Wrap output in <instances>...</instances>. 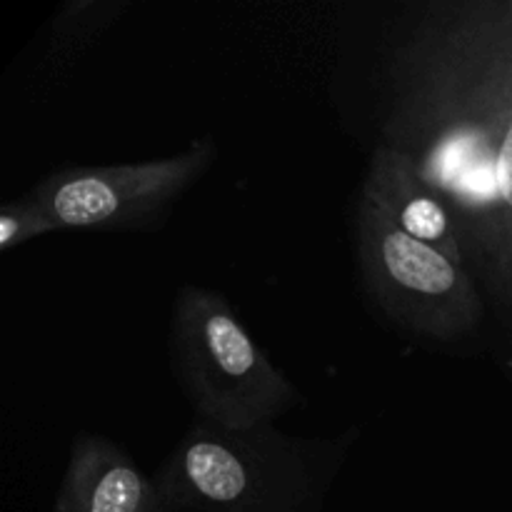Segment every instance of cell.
Wrapping results in <instances>:
<instances>
[{"instance_id": "1", "label": "cell", "mask_w": 512, "mask_h": 512, "mask_svg": "<svg viewBox=\"0 0 512 512\" xmlns=\"http://www.w3.org/2000/svg\"><path fill=\"white\" fill-rule=\"evenodd\" d=\"M378 145L408 155L448 203L512 373V0L423 10L385 68Z\"/></svg>"}, {"instance_id": "2", "label": "cell", "mask_w": 512, "mask_h": 512, "mask_svg": "<svg viewBox=\"0 0 512 512\" xmlns=\"http://www.w3.org/2000/svg\"><path fill=\"white\" fill-rule=\"evenodd\" d=\"M340 448L273 425L228 430L195 420L155 475L170 512H323Z\"/></svg>"}, {"instance_id": "3", "label": "cell", "mask_w": 512, "mask_h": 512, "mask_svg": "<svg viewBox=\"0 0 512 512\" xmlns=\"http://www.w3.org/2000/svg\"><path fill=\"white\" fill-rule=\"evenodd\" d=\"M170 363L195 418L218 428L273 425L300 403L228 300L200 285H183L175 295Z\"/></svg>"}, {"instance_id": "4", "label": "cell", "mask_w": 512, "mask_h": 512, "mask_svg": "<svg viewBox=\"0 0 512 512\" xmlns=\"http://www.w3.org/2000/svg\"><path fill=\"white\" fill-rule=\"evenodd\" d=\"M360 283L375 308L423 340H460L485 318L483 293L458 260L410 238L370 193L355 213Z\"/></svg>"}, {"instance_id": "5", "label": "cell", "mask_w": 512, "mask_h": 512, "mask_svg": "<svg viewBox=\"0 0 512 512\" xmlns=\"http://www.w3.org/2000/svg\"><path fill=\"white\" fill-rule=\"evenodd\" d=\"M213 158L215 143L203 138L168 158L60 170L28 195L58 230H143L168 218Z\"/></svg>"}, {"instance_id": "6", "label": "cell", "mask_w": 512, "mask_h": 512, "mask_svg": "<svg viewBox=\"0 0 512 512\" xmlns=\"http://www.w3.org/2000/svg\"><path fill=\"white\" fill-rule=\"evenodd\" d=\"M53 512H170L155 478L103 435H78Z\"/></svg>"}, {"instance_id": "7", "label": "cell", "mask_w": 512, "mask_h": 512, "mask_svg": "<svg viewBox=\"0 0 512 512\" xmlns=\"http://www.w3.org/2000/svg\"><path fill=\"white\" fill-rule=\"evenodd\" d=\"M365 193L373 195L398 228L410 238L440 250L448 258L465 265L453 213L443 195L423 178L418 165L408 155L375 143L368 175L363 183ZM468 268V265H465Z\"/></svg>"}, {"instance_id": "8", "label": "cell", "mask_w": 512, "mask_h": 512, "mask_svg": "<svg viewBox=\"0 0 512 512\" xmlns=\"http://www.w3.org/2000/svg\"><path fill=\"white\" fill-rule=\"evenodd\" d=\"M128 3L120 0H73L63 5L58 18L53 20V48L65 53V50H78L95 35L103 33Z\"/></svg>"}, {"instance_id": "9", "label": "cell", "mask_w": 512, "mask_h": 512, "mask_svg": "<svg viewBox=\"0 0 512 512\" xmlns=\"http://www.w3.org/2000/svg\"><path fill=\"white\" fill-rule=\"evenodd\" d=\"M55 223L43 213L30 195L8 200L0 208V250H13L18 245L55 233Z\"/></svg>"}]
</instances>
